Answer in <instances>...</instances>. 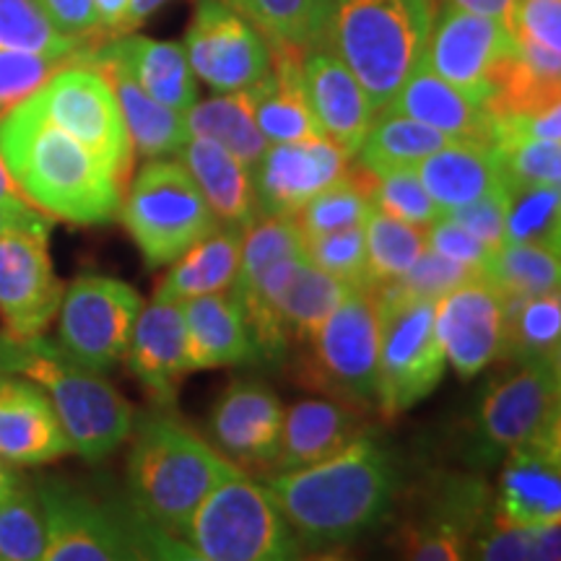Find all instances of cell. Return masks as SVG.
<instances>
[{
    "label": "cell",
    "instance_id": "1",
    "mask_svg": "<svg viewBox=\"0 0 561 561\" xmlns=\"http://www.w3.org/2000/svg\"><path fill=\"white\" fill-rule=\"evenodd\" d=\"M265 486L305 551L348 546L380 528L401 494V468L380 439L362 434L333 458L265 476Z\"/></svg>",
    "mask_w": 561,
    "mask_h": 561
},
{
    "label": "cell",
    "instance_id": "2",
    "mask_svg": "<svg viewBox=\"0 0 561 561\" xmlns=\"http://www.w3.org/2000/svg\"><path fill=\"white\" fill-rule=\"evenodd\" d=\"M0 159L24 201L42 214L81 227L121 214L123 182L87 146L47 123L30 96L0 115Z\"/></svg>",
    "mask_w": 561,
    "mask_h": 561
},
{
    "label": "cell",
    "instance_id": "3",
    "mask_svg": "<svg viewBox=\"0 0 561 561\" xmlns=\"http://www.w3.org/2000/svg\"><path fill=\"white\" fill-rule=\"evenodd\" d=\"M434 16V0H312L307 50L339 58L380 112L424 60Z\"/></svg>",
    "mask_w": 561,
    "mask_h": 561
},
{
    "label": "cell",
    "instance_id": "4",
    "mask_svg": "<svg viewBox=\"0 0 561 561\" xmlns=\"http://www.w3.org/2000/svg\"><path fill=\"white\" fill-rule=\"evenodd\" d=\"M130 434V504L153 528L182 543L193 512L216 483L237 471V466L164 413L136 416Z\"/></svg>",
    "mask_w": 561,
    "mask_h": 561
},
{
    "label": "cell",
    "instance_id": "5",
    "mask_svg": "<svg viewBox=\"0 0 561 561\" xmlns=\"http://www.w3.org/2000/svg\"><path fill=\"white\" fill-rule=\"evenodd\" d=\"M0 375H19L39 385L58 413L70 447L89 462L110 458L130 437L133 405L104 380L100 371L83 367L60 343L11 339L0 333Z\"/></svg>",
    "mask_w": 561,
    "mask_h": 561
},
{
    "label": "cell",
    "instance_id": "6",
    "mask_svg": "<svg viewBox=\"0 0 561 561\" xmlns=\"http://www.w3.org/2000/svg\"><path fill=\"white\" fill-rule=\"evenodd\" d=\"M47 561L191 559L185 543L153 528L133 504L100 502L87 491L45 479L37 486Z\"/></svg>",
    "mask_w": 561,
    "mask_h": 561
},
{
    "label": "cell",
    "instance_id": "7",
    "mask_svg": "<svg viewBox=\"0 0 561 561\" xmlns=\"http://www.w3.org/2000/svg\"><path fill=\"white\" fill-rule=\"evenodd\" d=\"M191 559L203 561H286L305 549L268 486L242 468L208 491L182 533Z\"/></svg>",
    "mask_w": 561,
    "mask_h": 561
},
{
    "label": "cell",
    "instance_id": "8",
    "mask_svg": "<svg viewBox=\"0 0 561 561\" xmlns=\"http://www.w3.org/2000/svg\"><path fill=\"white\" fill-rule=\"evenodd\" d=\"M380 312L377 409L396 419L432 396L447 359L434 328L437 299L401 289L396 280L375 286Z\"/></svg>",
    "mask_w": 561,
    "mask_h": 561
},
{
    "label": "cell",
    "instance_id": "9",
    "mask_svg": "<svg viewBox=\"0 0 561 561\" xmlns=\"http://www.w3.org/2000/svg\"><path fill=\"white\" fill-rule=\"evenodd\" d=\"M121 214L149 268L174 263L219 227L185 167L167 159H151L136 174Z\"/></svg>",
    "mask_w": 561,
    "mask_h": 561
},
{
    "label": "cell",
    "instance_id": "10",
    "mask_svg": "<svg viewBox=\"0 0 561 561\" xmlns=\"http://www.w3.org/2000/svg\"><path fill=\"white\" fill-rule=\"evenodd\" d=\"M301 382L359 411L377 409L380 312L375 286H354L312 335Z\"/></svg>",
    "mask_w": 561,
    "mask_h": 561
},
{
    "label": "cell",
    "instance_id": "11",
    "mask_svg": "<svg viewBox=\"0 0 561 561\" xmlns=\"http://www.w3.org/2000/svg\"><path fill=\"white\" fill-rule=\"evenodd\" d=\"M30 102L47 123L87 146L123 185L128 182L136 153L121 104L102 70L81 60L68 62L34 91Z\"/></svg>",
    "mask_w": 561,
    "mask_h": 561
},
{
    "label": "cell",
    "instance_id": "12",
    "mask_svg": "<svg viewBox=\"0 0 561 561\" xmlns=\"http://www.w3.org/2000/svg\"><path fill=\"white\" fill-rule=\"evenodd\" d=\"M559 432V362H510L476 409L483 455L510 453Z\"/></svg>",
    "mask_w": 561,
    "mask_h": 561
},
{
    "label": "cell",
    "instance_id": "13",
    "mask_svg": "<svg viewBox=\"0 0 561 561\" xmlns=\"http://www.w3.org/2000/svg\"><path fill=\"white\" fill-rule=\"evenodd\" d=\"M140 307L138 291L125 280L94 273L79 276L60 299V348L104 375L128 351Z\"/></svg>",
    "mask_w": 561,
    "mask_h": 561
},
{
    "label": "cell",
    "instance_id": "14",
    "mask_svg": "<svg viewBox=\"0 0 561 561\" xmlns=\"http://www.w3.org/2000/svg\"><path fill=\"white\" fill-rule=\"evenodd\" d=\"M515 53L517 34L502 21L460 9H442L439 16H434L421 66L489 110L496 76Z\"/></svg>",
    "mask_w": 561,
    "mask_h": 561
},
{
    "label": "cell",
    "instance_id": "15",
    "mask_svg": "<svg viewBox=\"0 0 561 561\" xmlns=\"http://www.w3.org/2000/svg\"><path fill=\"white\" fill-rule=\"evenodd\" d=\"M182 47L193 73L219 94L255 87L271 73L268 39L224 0H198Z\"/></svg>",
    "mask_w": 561,
    "mask_h": 561
},
{
    "label": "cell",
    "instance_id": "16",
    "mask_svg": "<svg viewBox=\"0 0 561 561\" xmlns=\"http://www.w3.org/2000/svg\"><path fill=\"white\" fill-rule=\"evenodd\" d=\"M50 229H9L0 234V320L11 339H34L60 310L62 284L55 276Z\"/></svg>",
    "mask_w": 561,
    "mask_h": 561
},
{
    "label": "cell",
    "instance_id": "17",
    "mask_svg": "<svg viewBox=\"0 0 561 561\" xmlns=\"http://www.w3.org/2000/svg\"><path fill=\"white\" fill-rule=\"evenodd\" d=\"M351 157L331 138L268 144L252 167L257 216H297L314 195L348 178Z\"/></svg>",
    "mask_w": 561,
    "mask_h": 561
},
{
    "label": "cell",
    "instance_id": "18",
    "mask_svg": "<svg viewBox=\"0 0 561 561\" xmlns=\"http://www.w3.org/2000/svg\"><path fill=\"white\" fill-rule=\"evenodd\" d=\"M284 413L268 385L237 380L221 392L210 411V439L231 466L271 473L278 458Z\"/></svg>",
    "mask_w": 561,
    "mask_h": 561
},
{
    "label": "cell",
    "instance_id": "19",
    "mask_svg": "<svg viewBox=\"0 0 561 561\" xmlns=\"http://www.w3.org/2000/svg\"><path fill=\"white\" fill-rule=\"evenodd\" d=\"M437 339L445 359L460 377H476L489 364L502 359L504 299L479 276L437 299L434 314Z\"/></svg>",
    "mask_w": 561,
    "mask_h": 561
},
{
    "label": "cell",
    "instance_id": "20",
    "mask_svg": "<svg viewBox=\"0 0 561 561\" xmlns=\"http://www.w3.org/2000/svg\"><path fill=\"white\" fill-rule=\"evenodd\" d=\"M561 432L512 447L491 523L557 525L561 520Z\"/></svg>",
    "mask_w": 561,
    "mask_h": 561
},
{
    "label": "cell",
    "instance_id": "21",
    "mask_svg": "<svg viewBox=\"0 0 561 561\" xmlns=\"http://www.w3.org/2000/svg\"><path fill=\"white\" fill-rule=\"evenodd\" d=\"M185 312L182 301L153 294L149 307H140L128 343V367L159 409H172L178 388L187 375Z\"/></svg>",
    "mask_w": 561,
    "mask_h": 561
},
{
    "label": "cell",
    "instance_id": "22",
    "mask_svg": "<svg viewBox=\"0 0 561 561\" xmlns=\"http://www.w3.org/2000/svg\"><path fill=\"white\" fill-rule=\"evenodd\" d=\"M73 453L47 392L19 375H0V458L45 466Z\"/></svg>",
    "mask_w": 561,
    "mask_h": 561
},
{
    "label": "cell",
    "instance_id": "23",
    "mask_svg": "<svg viewBox=\"0 0 561 561\" xmlns=\"http://www.w3.org/2000/svg\"><path fill=\"white\" fill-rule=\"evenodd\" d=\"M301 81L322 136L354 157L377 115L367 91L339 58L325 50H305Z\"/></svg>",
    "mask_w": 561,
    "mask_h": 561
},
{
    "label": "cell",
    "instance_id": "24",
    "mask_svg": "<svg viewBox=\"0 0 561 561\" xmlns=\"http://www.w3.org/2000/svg\"><path fill=\"white\" fill-rule=\"evenodd\" d=\"M182 312L187 333V371L261 362L248 318L231 291L182 301Z\"/></svg>",
    "mask_w": 561,
    "mask_h": 561
},
{
    "label": "cell",
    "instance_id": "25",
    "mask_svg": "<svg viewBox=\"0 0 561 561\" xmlns=\"http://www.w3.org/2000/svg\"><path fill=\"white\" fill-rule=\"evenodd\" d=\"M81 62L102 70L104 79L110 81V87L117 96V104H121L125 128H128L133 144V153L151 161L174 157L185 146V140L191 138L187 136L185 112L170 110L157 100H151L128 73V68L121 60L112 58L104 47H89L81 55Z\"/></svg>",
    "mask_w": 561,
    "mask_h": 561
},
{
    "label": "cell",
    "instance_id": "26",
    "mask_svg": "<svg viewBox=\"0 0 561 561\" xmlns=\"http://www.w3.org/2000/svg\"><path fill=\"white\" fill-rule=\"evenodd\" d=\"M364 413L341 401H299L284 413L280 447L273 471H297L346 450L367 434ZM271 471V473H273Z\"/></svg>",
    "mask_w": 561,
    "mask_h": 561
},
{
    "label": "cell",
    "instance_id": "27",
    "mask_svg": "<svg viewBox=\"0 0 561 561\" xmlns=\"http://www.w3.org/2000/svg\"><path fill=\"white\" fill-rule=\"evenodd\" d=\"M385 110L430 125L453 140L494 146V115L481 104L468 100L460 89L439 79L426 66H419L409 81L398 89Z\"/></svg>",
    "mask_w": 561,
    "mask_h": 561
},
{
    "label": "cell",
    "instance_id": "28",
    "mask_svg": "<svg viewBox=\"0 0 561 561\" xmlns=\"http://www.w3.org/2000/svg\"><path fill=\"white\" fill-rule=\"evenodd\" d=\"M442 214L507 187L500 153L489 144L450 140L413 167Z\"/></svg>",
    "mask_w": 561,
    "mask_h": 561
},
{
    "label": "cell",
    "instance_id": "29",
    "mask_svg": "<svg viewBox=\"0 0 561 561\" xmlns=\"http://www.w3.org/2000/svg\"><path fill=\"white\" fill-rule=\"evenodd\" d=\"M174 157L198 185L219 224L248 229L257 219L250 170L216 140L191 136Z\"/></svg>",
    "mask_w": 561,
    "mask_h": 561
},
{
    "label": "cell",
    "instance_id": "30",
    "mask_svg": "<svg viewBox=\"0 0 561 561\" xmlns=\"http://www.w3.org/2000/svg\"><path fill=\"white\" fill-rule=\"evenodd\" d=\"M112 58L121 60L136 83L151 100L164 107L187 112L198 102L195 73L187 62L185 47L178 42H159L140 34H123L104 45Z\"/></svg>",
    "mask_w": 561,
    "mask_h": 561
},
{
    "label": "cell",
    "instance_id": "31",
    "mask_svg": "<svg viewBox=\"0 0 561 561\" xmlns=\"http://www.w3.org/2000/svg\"><path fill=\"white\" fill-rule=\"evenodd\" d=\"M242 240L244 229L219 224L191 250L182 252L174 261V268L161 280L157 294L167 299L187 301L193 297H206V294L229 291L240 273Z\"/></svg>",
    "mask_w": 561,
    "mask_h": 561
},
{
    "label": "cell",
    "instance_id": "32",
    "mask_svg": "<svg viewBox=\"0 0 561 561\" xmlns=\"http://www.w3.org/2000/svg\"><path fill=\"white\" fill-rule=\"evenodd\" d=\"M354 289L346 280L320 271L310 257H299L273 301V318L289 343H310L341 299Z\"/></svg>",
    "mask_w": 561,
    "mask_h": 561
},
{
    "label": "cell",
    "instance_id": "33",
    "mask_svg": "<svg viewBox=\"0 0 561 561\" xmlns=\"http://www.w3.org/2000/svg\"><path fill=\"white\" fill-rule=\"evenodd\" d=\"M185 125L187 136L216 140L231 157L240 159L250 174L268 149V140L263 138L261 128L255 125V115H252V87L195 102L185 112Z\"/></svg>",
    "mask_w": 561,
    "mask_h": 561
},
{
    "label": "cell",
    "instance_id": "34",
    "mask_svg": "<svg viewBox=\"0 0 561 561\" xmlns=\"http://www.w3.org/2000/svg\"><path fill=\"white\" fill-rule=\"evenodd\" d=\"M450 140L453 138H447L445 133L413 121V117L380 110L354 157L367 172L398 170V167H416L421 159H426Z\"/></svg>",
    "mask_w": 561,
    "mask_h": 561
},
{
    "label": "cell",
    "instance_id": "35",
    "mask_svg": "<svg viewBox=\"0 0 561 561\" xmlns=\"http://www.w3.org/2000/svg\"><path fill=\"white\" fill-rule=\"evenodd\" d=\"M559 291L504 301V346L500 362H559Z\"/></svg>",
    "mask_w": 561,
    "mask_h": 561
},
{
    "label": "cell",
    "instance_id": "36",
    "mask_svg": "<svg viewBox=\"0 0 561 561\" xmlns=\"http://www.w3.org/2000/svg\"><path fill=\"white\" fill-rule=\"evenodd\" d=\"M481 276L502 294L504 301L559 291V248L502 242L500 248L491 252Z\"/></svg>",
    "mask_w": 561,
    "mask_h": 561
},
{
    "label": "cell",
    "instance_id": "37",
    "mask_svg": "<svg viewBox=\"0 0 561 561\" xmlns=\"http://www.w3.org/2000/svg\"><path fill=\"white\" fill-rule=\"evenodd\" d=\"M91 45L58 32L37 0H0V50L81 60Z\"/></svg>",
    "mask_w": 561,
    "mask_h": 561
},
{
    "label": "cell",
    "instance_id": "38",
    "mask_svg": "<svg viewBox=\"0 0 561 561\" xmlns=\"http://www.w3.org/2000/svg\"><path fill=\"white\" fill-rule=\"evenodd\" d=\"M367 284L377 286L385 280L401 278L419 252L426 248V229L405 224L396 216L382 214L371 206L367 224Z\"/></svg>",
    "mask_w": 561,
    "mask_h": 561
},
{
    "label": "cell",
    "instance_id": "39",
    "mask_svg": "<svg viewBox=\"0 0 561 561\" xmlns=\"http://www.w3.org/2000/svg\"><path fill=\"white\" fill-rule=\"evenodd\" d=\"M504 242L551 244L559 248L561 191L559 185L507 187Z\"/></svg>",
    "mask_w": 561,
    "mask_h": 561
},
{
    "label": "cell",
    "instance_id": "40",
    "mask_svg": "<svg viewBox=\"0 0 561 561\" xmlns=\"http://www.w3.org/2000/svg\"><path fill=\"white\" fill-rule=\"evenodd\" d=\"M364 178V187L371 206L382 214L396 216L413 227L430 229L434 221L439 219L442 210L437 203L432 201V195L426 193V187L421 185L419 174L413 167H398V170H380V172H367L359 170Z\"/></svg>",
    "mask_w": 561,
    "mask_h": 561
},
{
    "label": "cell",
    "instance_id": "41",
    "mask_svg": "<svg viewBox=\"0 0 561 561\" xmlns=\"http://www.w3.org/2000/svg\"><path fill=\"white\" fill-rule=\"evenodd\" d=\"M369 210L371 201L367 195V187H364L362 172H348V178L333 182L331 187L314 195L294 219H297L301 234L318 237L348 227H364Z\"/></svg>",
    "mask_w": 561,
    "mask_h": 561
},
{
    "label": "cell",
    "instance_id": "42",
    "mask_svg": "<svg viewBox=\"0 0 561 561\" xmlns=\"http://www.w3.org/2000/svg\"><path fill=\"white\" fill-rule=\"evenodd\" d=\"M45 553V517L37 491L19 481L0 500V561H37Z\"/></svg>",
    "mask_w": 561,
    "mask_h": 561
},
{
    "label": "cell",
    "instance_id": "43",
    "mask_svg": "<svg viewBox=\"0 0 561 561\" xmlns=\"http://www.w3.org/2000/svg\"><path fill=\"white\" fill-rule=\"evenodd\" d=\"M561 530L557 525H500L486 523L471 546V557L489 561H557L561 557Z\"/></svg>",
    "mask_w": 561,
    "mask_h": 561
},
{
    "label": "cell",
    "instance_id": "44",
    "mask_svg": "<svg viewBox=\"0 0 561 561\" xmlns=\"http://www.w3.org/2000/svg\"><path fill=\"white\" fill-rule=\"evenodd\" d=\"M494 149L500 153L507 187L559 185L561 182V146L557 140L496 136Z\"/></svg>",
    "mask_w": 561,
    "mask_h": 561
},
{
    "label": "cell",
    "instance_id": "45",
    "mask_svg": "<svg viewBox=\"0 0 561 561\" xmlns=\"http://www.w3.org/2000/svg\"><path fill=\"white\" fill-rule=\"evenodd\" d=\"M248 19L268 45H297L307 50L312 0H224Z\"/></svg>",
    "mask_w": 561,
    "mask_h": 561
},
{
    "label": "cell",
    "instance_id": "46",
    "mask_svg": "<svg viewBox=\"0 0 561 561\" xmlns=\"http://www.w3.org/2000/svg\"><path fill=\"white\" fill-rule=\"evenodd\" d=\"M305 252L320 271L331 273L351 286L367 284V234H364V227L305 237Z\"/></svg>",
    "mask_w": 561,
    "mask_h": 561
},
{
    "label": "cell",
    "instance_id": "47",
    "mask_svg": "<svg viewBox=\"0 0 561 561\" xmlns=\"http://www.w3.org/2000/svg\"><path fill=\"white\" fill-rule=\"evenodd\" d=\"M68 62L73 60L37 53L0 50V115L16 107L26 96H32L42 83Z\"/></svg>",
    "mask_w": 561,
    "mask_h": 561
},
{
    "label": "cell",
    "instance_id": "48",
    "mask_svg": "<svg viewBox=\"0 0 561 561\" xmlns=\"http://www.w3.org/2000/svg\"><path fill=\"white\" fill-rule=\"evenodd\" d=\"M481 271L471 268V265L450 261V257L439 255L437 250L424 248L419 252L416 261L411 263V268L403 273L401 278H396V284L401 289L419 294V297L442 299L445 294L458 289V286L468 284V280L479 278Z\"/></svg>",
    "mask_w": 561,
    "mask_h": 561
},
{
    "label": "cell",
    "instance_id": "49",
    "mask_svg": "<svg viewBox=\"0 0 561 561\" xmlns=\"http://www.w3.org/2000/svg\"><path fill=\"white\" fill-rule=\"evenodd\" d=\"M401 546L405 557L419 561H460L471 557V543L460 533L424 520L405 525Z\"/></svg>",
    "mask_w": 561,
    "mask_h": 561
},
{
    "label": "cell",
    "instance_id": "50",
    "mask_svg": "<svg viewBox=\"0 0 561 561\" xmlns=\"http://www.w3.org/2000/svg\"><path fill=\"white\" fill-rule=\"evenodd\" d=\"M426 248L437 250L439 255L450 257V261L471 265V268L481 273L486 268L491 252L496 250L479 240L476 234H471L466 227H460V224L447 214H442L439 219L426 229Z\"/></svg>",
    "mask_w": 561,
    "mask_h": 561
},
{
    "label": "cell",
    "instance_id": "51",
    "mask_svg": "<svg viewBox=\"0 0 561 561\" xmlns=\"http://www.w3.org/2000/svg\"><path fill=\"white\" fill-rule=\"evenodd\" d=\"M512 32L517 39L561 50V0H517Z\"/></svg>",
    "mask_w": 561,
    "mask_h": 561
},
{
    "label": "cell",
    "instance_id": "52",
    "mask_svg": "<svg viewBox=\"0 0 561 561\" xmlns=\"http://www.w3.org/2000/svg\"><path fill=\"white\" fill-rule=\"evenodd\" d=\"M507 187L483 195V198L468 203L455 210H447V216H453L460 227H466L471 234L479 237L491 248H500L504 242V216H507Z\"/></svg>",
    "mask_w": 561,
    "mask_h": 561
},
{
    "label": "cell",
    "instance_id": "53",
    "mask_svg": "<svg viewBox=\"0 0 561 561\" xmlns=\"http://www.w3.org/2000/svg\"><path fill=\"white\" fill-rule=\"evenodd\" d=\"M37 5L53 21L55 30L66 34V37L91 45V39L102 34L100 19H96L91 0H37Z\"/></svg>",
    "mask_w": 561,
    "mask_h": 561
},
{
    "label": "cell",
    "instance_id": "54",
    "mask_svg": "<svg viewBox=\"0 0 561 561\" xmlns=\"http://www.w3.org/2000/svg\"><path fill=\"white\" fill-rule=\"evenodd\" d=\"M434 5H442V9H460L468 13H479V16L502 21L504 26H510L512 30V19H515L517 0H434Z\"/></svg>",
    "mask_w": 561,
    "mask_h": 561
},
{
    "label": "cell",
    "instance_id": "55",
    "mask_svg": "<svg viewBox=\"0 0 561 561\" xmlns=\"http://www.w3.org/2000/svg\"><path fill=\"white\" fill-rule=\"evenodd\" d=\"M9 229H50V221L30 203H0V234Z\"/></svg>",
    "mask_w": 561,
    "mask_h": 561
},
{
    "label": "cell",
    "instance_id": "56",
    "mask_svg": "<svg viewBox=\"0 0 561 561\" xmlns=\"http://www.w3.org/2000/svg\"><path fill=\"white\" fill-rule=\"evenodd\" d=\"M91 3H94L102 34H110V37H123L130 0H91Z\"/></svg>",
    "mask_w": 561,
    "mask_h": 561
},
{
    "label": "cell",
    "instance_id": "57",
    "mask_svg": "<svg viewBox=\"0 0 561 561\" xmlns=\"http://www.w3.org/2000/svg\"><path fill=\"white\" fill-rule=\"evenodd\" d=\"M167 0H130V9H128V19H125V30L123 34L136 32L146 19H151Z\"/></svg>",
    "mask_w": 561,
    "mask_h": 561
},
{
    "label": "cell",
    "instance_id": "58",
    "mask_svg": "<svg viewBox=\"0 0 561 561\" xmlns=\"http://www.w3.org/2000/svg\"><path fill=\"white\" fill-rule=\"evenodd\" d=\"M0 203H24V195L19 193L16 182L11 180V174L3 164V159H0Z\"/></svg>",
    "mask_w": 561,
    "mask_h": 561
},
{
    "label": "cell",
    "instance_id": "59",
    "mask_svg": "<svg viewBox=\"0 0 561 561\" xmlns=\"http://www.w3.org/2000/svg\"><path fill=\"white\" fill-rule=\"evenodd\" d=\"M19 481H21V476L13 471L11 462H5L3 458H0V500H3L11 489H16Z\"/></svg>",
    "mask_w": 561,
    "mask_h": 561
}]
</instances>
